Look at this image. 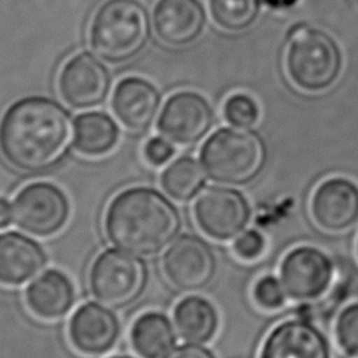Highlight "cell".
Here are the masks:
<instances>
[{"label":"cell","mask_w":358,"mask_h":358,"mask_svg":"<svg viewBox=\"0 0 358 358\" xmlns=\"http://www.w3.org/2000/svg\"><path fill=\"white\" fill-rule=\"evenodd\" d=\"M352 277L347 268L337 267V277L333 287L317 301L310 303H301L298 316L308 320H329L340 305L350 296Z\"/></svg>","instance_id":"24"},{"label":"cell","mask_w":358,"mask_h":358,"mask_svg":"<svg viewBox=\"0 0 358 358\" xmlns=\"http://www.w3.org/2000/svg\"><path fill=\"white\" fill-rule=\"evenodd\" d=\"M182 229V215L161 190L134 186L115 194L106 206L103 231L108 241L138 256H155Z\"/></svg>","instance_id":"2"},{"label":"cell","mask_w":358,"mask_h":358,"mask_svg":"<svg viewBox=\"0 0 358 358\" xmlns=\"http://www.w3.org/2000/svg\"><path fill=\"white\" fill-rule=\"evenodd\" d=\"M337 264L320 249L309 245L291 249L280 264V280L287 296L301 303L320 299L334 284Z\"/></svg>","instance_id":"8"},{"label":"cell","mask_w":358,"mask_h":358,"mask_svg":"<svg viewBox=\"0 0 358 358\" xmlns=\"http://www.w3.org/2000/svg\"><path fill=\"white\" fill-rule=\"evenodd\" d=\"M133 350L141 358H162L176 344V331L169 317L161 312L138 316L130 330Z\"/></svg>","instance_id":"21"},{"label":"cell","mask_w":358,"mask_h":358,"mask_svg":"<svg viewBox=\"0 0 358 358\" xmlns=\"http://www.w3.org/2000/svg\"><path fill=\"white\" fill-rule=\"evenodd\" d=\"M310 213L327 232L350 229L358 222V185L343 176L323 180L312 194Z\"/></svg>","instance_id":"13"},{"label":"cell","mask_w":358,"mask_h":358,"mask_svg":"<svg viewBox=\"0 0 358 358\" xmlns=\"http://www.w3.org/2000/svg\"><path fill=\"white\" fill-rule=\"evenodd\" d=\"M109 85L110 77L106 67L87 52L70 57L57 78L62 98L77 109H90L102 103L109 92Z\"/></svg>","instance_id":"12"},{"label":"cell","mask_w":358,"mask_h":358,"mask_svg":"<svg viewBox=\"0 0 358 358\" xmlns=\"http://www.w3.org/2000/svg\"><path fill=\"white\" fill-rule=\"evenodd\" d=\"M175 154V148L166 137H151L144 145V158L152 166L165 165L172 155Z\"/></svg>","instance_id":"30"},{"label":"cell","mask_w":358,"mask_h":358,"mask_svg":"<svg viewBox=\"0 0 358 358\" xmlns=\"http://www.w3.org/2000/svg\"><path fill=\"white\" fill-rule=\"evenodd\" d=\"M110 358H131V357H127V355H116V357H110Z\"/></svg>","instance_id":"33"},{"label":"cell","mask_w":358,"mask_h":358,"mask_svg":"<svg viewBox=\"0 0 358 358\" xmlns=\"http://www.w3.org/2000/svg\"><path fill=\"white\" fill-rule=\"evenodd\" d=\"M117 140V124L103 112H85L74 122V147L83 155H105L115 148Z\"/></svg>","instance_id":"22"},{"label":"cell","mask_w":358,"mask_h":358,"mask_svg":"<svg viewBox=\"0 0 358 358\" xmlns=\"http://www.w3.org/2000/svg\"><path fill=\"white\" fill-rule=\"evenodd\" d=\"M161 270L166 282L179 292H197L211 284L217 273V256L199 235H179L164 252Z\"/></svg>","instance_id":"7"},{"label":"cell","mask_w":358,"mask_h":358,"mask_svg":"<svg viewBox=\"0 0 358 358\" xmlns=\"http://www.w3.org/2000/svg\"><path fill=\"white\" fill-rule=\"evenodd\" d=\"M341 57L334 41L313 27L295 28L285 48V69L296 87L322 91L331 85L340 73Z\"/></svg>","instance_id":"6"},{"label":"cell","mask_w":358,"mask_h":358,"mask_svg":"<svg viewBox=\"0 0 358 358\" xmlns=\"http://www.w3.org/2000/svg\"><path fill=\"white\" fill-rule=\"evenodd\" d=\"M162 358H217L215 354L199 344V343H186L171 348Z\"/></svg>","instance_id":"31"},{"label":"cell","mask_w":358,"mask_h":358,"mask_svg":"<svg viewBox=\"0 0 358 358\" xmlns=\"http://www.w3.org/2000/svg\"><path fill=\"white\" fill-rule=\"evenodd\" d=\"M13 217L22 231L34 236H52L69 221L70 200L55 183L32 182L17 193Z\"/></svg>","instance_id":"9"},{"label":"cell","mask_w":358,"mask_h":358,"mask_svg":"<svg viewBox=\"0 0 358 358\" xmlns=\"http://www.w3.org/2000/svg\"><path fill=\"white\" fill-rule=\"evenodd\" d=\"M200 164L211 180L243 186L262 173L266 147L260 136L249 127H224L204 141Z\"/></svg>","instance_id":"3"},{"label":"cell","mask_w":358,"mask_h":358,"mask_svg":"<svg viewBox=\"0 0 358 358\" xmlns=\"http://www.w3.org/2000/svg\"><path fill=\"white\" fill-rule=\"evenodd\" d=\"M224 116L236 127H250L260 116L257 102L248 94H234L224 103Z\"/></svg>","instance_id":"27"},{"label":"cell","mask_w":358,"mask_h":358,"mask_svg":"<svg viewBox=\"0 0 358 358\" xmlns=\"http://www.w3.org/2000/svg\"><path fill=\"white\" fill-rule=\"evenodd\" d=\"M69 337L80 352L103 355L116 345L120 337V323L112 308L85 302L70 317Z\"/></svg>","instance_id":"14"},{"label":"cell","mask_w":358,"mask_h":358,"mask_svg":"<svg viewBox=\"0 0 358 358\" xmlns=\"http://www.w3.org/2000/svg\"><path fill=\"white\" fill-rule=\"evenodd\" d=\"M173 322L179 336L189 343H208L218 330V312L206 298L189 295L173 309Z\"/></svg>","instance_id":"20"},{"label":"cell","mask_w":358,"mask_h":358,"mask_svg":"<svg viewBox=\"0 0 358 358\" xmlns=\"http://www.w3.org/2000/svg\"><path fill=\"white\" fill-rule=\"evenodd\" d=\"M206 14L199 0H158L152 11L157 36L169 46H185L201 34Z\"/></svg>","instance_id":"16"},{"label":"cell","mask_w":358,"mask_h":358,"mask_svg":"<svg viewBox=\"0 0 358 358\" xmlns=\"http://www.w3.org/2000/svg\"><path fill=\"white\" fill-rule=\"evenodd\" d=\"M148 267L143 256L108 248L96 255L88 270V289L95 301L112 309L136 303L145 292Z\"/></svg>","instance_id":"5"},{"label":"cell","mask_w":358,"mask_h":358,"mask_svg":"<svg viewBox=\"0 0 358 358\" xmlns=\"http://www.w3.org/2000/svg\"><path fill=\"white\" fill-rule=\"evenodd\" d=\"M71 143L74 124L70 113L52 99H20L0 119V157L18 173L53 171L67 155Z\"/></svg>","instance_id":"1"},{"label":"cell","mask_w":358,"mask_h":358,"mask_svg":"<svg viewBox=\"0 0 358 358\" xmlns=\"http://www.w3.org/2000/svg\"><path fill=\"white\" fill-rule=\"evenodd\" d=\"M147 10L137 0H108L90 25L92 49L108 62H123L137 55L148 39Z\"/></svg>","instance_id":"4"},{"label":"cell","mask_w":358,"mask_h":358,"mask_svg":"<svg viewBox=\"0 0 358 358\" xmlns=\"http://www.w3.org/2000/svg\"><path fill=\"white\" fill-rule=\"evenodd\" d=\"M253 298L260 308L274 310L285 303L287 292L280 278L274 275H263L253 287Z\"/></svg>","instance_id":"28"},{"label":"cell","mask_w":358,"mask_h":358,"mask_svg":"<svg viewBox=\"0 0 358 358\" xmlns=\"http://www.w3.org/2000/svg\"><path fill=\"white\" fill-rule=\"evenodd\" d=\"M46 252L34 238L7 231L0 234V284L21 285L46 266Z\"/></svg>","instance_id":"17"},{"label":"cell","mask_w":358,"mask_h":358,"mask_svg":"<svg viewBox=\"0 0 358 358\" xmlns=\"http://www.w3.org/2000/svg\"><path fill=\"white\" fill-rule=\"evenodd\" d=\"M334 333L344 358H358V302L348 303L338 313Z\"/></svg>","instance_id":"26"},{"label":"cell","mask_w":358,"mask_h":358,"mask_svg":"<svg viewBox=\"0 0 358 358\" xmlns=\"http://www.w3.org/2000/svg\"><path fill=\"white\" fill-rule=\"evenodd\" d=\"M213 120L214 113L206 98L192 91H180L165 102L158 117V130L172 143L190 145L210 131Z\"/></svg>","instance_id":"11"},{"label":"cell","mask_w":358,"mask_h":358,"mask_svg":"<svg viewBox=\"0 0 358 358\" xmlns=\"http://www.w3.org/2000/svg\"><path fill=\"white\" fill-rule=\"evenodd\" d=\"M11 221H14L13 206L8 203L7 199L0 197V229L8 227Z\"/></svg>","instance_id":"32"},{"label":"cell","mask_w":358,"mask_h":358,"mask_svg":"<svg viewBox=\"0 0 358 358\" xmlns=\"http://www.w3.org/2000/svg\"><path fill=\"white\" fill-rule=\"evenodd\" d=\"M206 172L193 157L183 155L173 159L161 173V186L165 193L178 201L197 197L206 185Z\"/></svg>","instance_id":"23"},{"label":"cell","mask_w":358,"mask_h":358,"mask_svg":"<svg viewBox=\"0 0 358 358\" xmlns=\"http://www.w3.org/2000/svg\"><path fill=\"white\" fill-rule=\"evenodd\" d=\"M159 102L157 88L138 77L122 80L112 95L115 116L131 131H143L151 126L159 109Z\"/></svg>","instance_id":"18"},{"label":"cell","mask_w":358,"mask_h":358,"mask_svg":"<svg viewBox=\"0 0 358 358\" xmlns=\"http://www.w3.org/2000/svg\"><path fill=\"white\" fill-rule=\"evenodd\" d=\"M330 345L322 330L305 317L277 324L266 337L260 358H330Z\"/></svg>","instance_id":"15"},{"label":"cell","mask_w":358,"mask_h":358,"mask_svg":"<svg viewBox=\"0 0 358 358\" xmlns=\"http://www.w3.org/2000/svg\"><path fill=\"white\" fill-rule=\"evenodd\" d=\"M193 217L207 236L235 239L250 220V206L242 192L229 186H210L193 203Z\"/></svg>","instance_id":"10"},{"label":"cell","mask_w":358,"mask_h":358,"mask_svg":"<svg viewBox=\"0 0 358 358\" xmlns=\"http://www.w3.org/2000/svg\"><path fill=\"white\" fill-rule=\"evenodd\" d=\"M210 13L222 29L242 31L255 21L259 0H210Z\"/></svg>","instance_id":"25"},{"label":"cell","mask_w":358,"mask_h":358,"mask_svg":"<svg viewBox=\"0 0 358 358\" xmlns=\"http://www.w3.org/2000/svg\"><path fill=\"white\" fill-rule=\"evenodd\" d=\"M25 301L34 315L49 320L60 319L74 305V285L63 271L49 268L27 287Z\"/></svg>","instance_id":"19"},{"label":"cell","mask_w":358,"mask_h":358,"mask_svg":"<svg viewBox=\"0 0 358 358\" xmlns=\"http://www.w3.org/2000/svg\"><path fill=\"white\" fill-rule=\"evenodd\" d=\"M266 248L264 236L256 229L241 232L234 242V252L243 260H256L262 256Z\"/></svg>","instance_id":"29"}]
</instances>
